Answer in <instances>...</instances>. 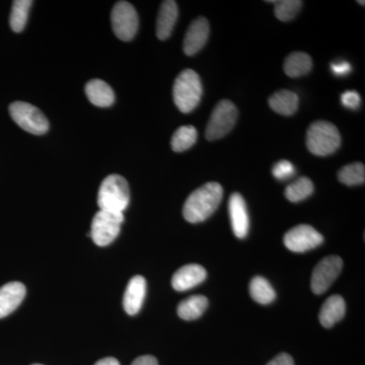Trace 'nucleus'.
<instances>
[{
  "label": "nucleus",
  "instance_id": "1",
  "mask_svg": "<svg viewBox=\"0 0 365 365\" xmlns=\"http://www.w3.org/2000/svg\"><path fill=\"white\" fill-rule=\"evenodd\" d=\"M223 189L220 182H209L187 198L182 215L188 222L198 223L210 217L222 202Z\"/></svg>",
  "mask_w": 365,
  "mask_h": 365
},
{
  "label": "nucleus",
  "instance_id": "2",
  "mask_svg": "<svg viewBox=\"0 0 365 365\" xmlns=\"http://www.w3.org/2000/svg\"><path fill=\"white\" fill-rule=\"evenodd\" d=\"M130 202L128 182L120 175L106 178L98 189V205L100 210L123 213Z\"/></svg>",
  "mask_w": 365,
  "mask_h": 365
},
{
  "label": "nucleus",
  "instance_id": "3",
  "mask_svg": "<svg viewBox=\"0 0 365 365\" xmlns=\"http://www.w3.org/2000/svg\"><path fill=\"white\" fill-rule=\"evenodd\" d=\"M202 83L197 72L185 69L178 76L173 88V97L178 109L190 113L198 106L202 96Z\"/></svg>",
  "mask_w": 365,
  "mask_h": 365
},
{
  "label": "nucleus",
  "instance_id": "4",
  "mask_svg": "<svg viewBox=\"0 0 365 365\" xmlns=\"http://www.w3.org/2000/svg\"><path fill=\"white\" fill-rule=\"evenodd\" d=\"M341 136L335 125L327 121H317L309 126L307 133V146L318 157L332 155L340 148Z\"/></svg>",
  "mask_w": 365,
  "mask_h": 365
},
{
  "label": "nucleus",
  "instance_id": "5",
  "mask_svg": "<svg viewBox=\"0 0 365 365\" xmlns=\"http://www.w3.org/2000/svg\"><path fill=\"white\" fill-rule=\"evenodd\" d=\"M124 222L123 213L100 210L91 222V237L98 247H106L115 241Z\"/></svg>",
  "mask_w": 365,
  "mask_h": 365
},
{
  "label": "nucleus",
  "instance_id": "6",
  "mask_svg": "<svg viewBox=\"0 0 365 365\" xmlns=\"http://www.w3.org/2000/svg\"><path fill=\"white\" fill-rule=\"evenodd\" d=\"M237 112L234 103L222 100L216 105L206 127L205 137L209 141L217 140L227 135L237 123Z\"/></svg>",
  "mask_w": 365,
  "mask_h": 365
},
{
  "label": "nucleus",
  "instance_id": "7",
  "mask_svg": "<svg viewBox=\"0 0 365 365\" xmlns=\"http://www.w3.org/2000/svg\"><path fill=\"white\" fill-rule=\"evenodd\" d=\"M9 114L21 128L35 135H42L49 129V121L35 106L14 102L9 106Z\"/></svg>",
  "mask_w": 365,
  "mask_h": 365
},
{
  "label": "nucleus",
  "instance_id": "8",
  "mask_svg": "<svg viewBox=\"0 0 365 365\" xmlns=\"http://www.w3.org/2000/svg\"><path fill=\"white\" fill-rule=\"evenodd\" d=\"M111 21L113 31L122 41H130L138 31L139 19L136 9L127 1H119L113 7Z\"/></svg>",
  "mask_w": 365,
  "mask_h": 365
},
{
  "label": "nucleus",
  "instance_id": "9",
  "mask_svg": "<svg viewBox=\"0 0 365 365\" xmlns=\"http://www.w3.org/2000/svg\"><path fill=\"white\" fill-rule=\"evenodd\" d=\"M343 261L339 256H329L314 269L311 287L314 294H325L342 271Z\"/></svg>",
  "mask_w": 365,
  "mask_h": 365
},
{
  "label": "nucleus",
  "instance_id": "10",
  "mask_svg": "<svg viewBox=\"0 0 365 365\" xmlns=\"http://www.w3.org/2000/svg\"><path fill=\"white\" fill-rule=\"evenodd\" d=\"M324 242L323 235L307 225H299L288 230L284 235V245L289 251L304 253L317 248Z\"/></svg>",
  "mask_w": 365,
  "mask_h": 365
},
{
  "label": "nucleus",
  "instance_id": "11",
  "mask_svg": "<svg viewBox=\"0 0 365 365\" xmlns=\"http://www.w3.org/2000/svg\"><path fill=\"white\" fill-rule=\"evenodd\" d=\"M230 222L235 237L244 239L249 232L250 220L247 204L240 193H234L228 201Z\"/></svg>",
  "mask_w": 365,
  "mask_h": 365
},
{
  "label": "nucleus",
  "instance_id": "12",
  "mask_svg": "<svg viewBox=\"0 0 365 365\" xmlns=\"http://www.w3.org/2000/svg\"><path fill=\"white\" fill-rule=\"evenodd\" d=\"M209 26L208 21L203 16L197 18L193 23L189 26L184 40V52L188 56L195 55L200 51L208 40Z\"/></svg>",
  "mask_w": 365,
  "mask_h": 365
},
{
  "label": "nucleus",
  "instance_id": "13",
  "mask_svg": "<svg viewBox=\"0 0 365 365\" xmlns=\"http://www.w3.org/2000/svg\"><path fill=\"white\" fill-rule=\"evenodd\" d=\"M207 272L198 264H188L182 266L173 275L172 287L177 292H186L202 283Z\"/></svg>",
  "mask_w": 365,
  "mask_h": 365
},
{
  "label": "nucleus",
  "instance_id": "14",
  "mask_svg": "<svg viewBox=\"0 0 365 365\" xmlns=\"http://www.w3.org/2000/svg\"><path fill=\"white\" fill-rule=\"evenodd\" d=\"M26 287L14 281L0 287V319L6 318L16 311L26 297Z\"/></svg>",
  "mask_w": 365,
  "mask_h": 365
},
{
  "label": "nucleus",
  "instance_id": "15",
  "mask_svg": "<svg viewBox=\"0 0 365 365\" xmlns=\"http://www.w3.org/2000/svg\"><path fill=\"white\" fill-rule=\"evenodd\" d=\"M146 294V281L140 275L134 276L125 290L123 306L125 312L130 316L138 314L143 307Z\"/></svg>",
  "mask_w": 365,
  "mask_h": 365
},
{
  "label": "nucleus",
  "instance_id": "16",
  "mask_svg": "<svg viewBox=\"0 0 365 365\" xmlns=\"http://www.w3.org/2000/svg\"><path fill=\"white\" fill-rule=\"evenodd\" d=\"M176 1L165 0L160 6L157 20V36L160 40H167L174 30L178 19Z\"/></svg>",
  "mask_w": 365,
  "mask_h": 365
},
{
  "label": "nucleus",
  "instance_id": "17",
  "mask_svg": "<svg viewBox=\"0 0 365 365\" xmlns=\"http://www.w3.org/2000/svg\"><path fill=\"white\" fill-rule=\"evenodd\" d=\"M345 300L341 295H332L324 302L319 319L325 328H331L345 316Z\"/></svg>",
  "mask_w": 365,
  "mask_h": 365
},
{
  "label": "nucleus",
  "instance_id": "18",
  "mask_svg": "<svg viewBox=\"0 0 365 365\" xmlns=\"http://www.w3.org/2000/svg\"><path fill=\"white\" fill-rule=\"evenodd\" d=\"M86 93L91 104L97 107H110L115 101V93L111 86L101 79L88 81L86 86Z\"/></svg>",
  "mask_w": 365,
  "mask_h": 365
},
{
  "label": "nucleus",
  "instance_id": "19",
  "mask_svg": "<svg viewBox=\"0 0 365 365\" xmlns=\"http://www.w3.org/2000/svg\"><path fill=\"white\" fill-rule=\"evenodd\" d=\"M269 106L274 112L283 116H292L299 108V97L294 91L281 90L269 98Z\"/></svg>",
  "mask_w": 365,
  "mask_h": 365
},
{
  "label": "nucleus",
  "instance_id": "20",
  "mask_svg": "<svg viewBox=\"0 0 365 365\" xmlns=\"http://www.w3.org/2000/svg\"><path fill=\"white\" fill-rule=\"evenodd\" d=\"M313 67V60L304 52H294L288 55L284 62V72L289 78L307 76Z\"/></svg>",
  "mask_w": 365,
  "mask_h": 365
},
{
  "label": "nucleus",
  "instance_id": "21",
  "mask_svg": "<svg viewBox=\"0 0 365 365\" xmlns=\"http://www.w3.org/2000/svg\"><path fill=\"white\" fill-rule=\"evenodd\" d=\"M208 307V299L204 295H193L182 300L178 307V314L185 321L200 318Z\"/></svg>",
  "mask_w": 365,
  "mask_h": 365
},
{
  "label": "nucleus",
  "instance_id": "22",
  "mask_svg": "<svg viewBox=\"0 0 365 365\" xmlns=\"http://www.w3.org/2000/svg\"><path fill=\"white\" fill-rule=\"evenodd\" d=\"M250 294L255 302L260 304H269L276 299V292L265 278L256 276L250 283Z\"/></svg>",
  "mask_w": 365,
  "mask_h": 365
},
{
  "label": "nucleus",
  "instance_id": "23",
  "mask_svg": "<svg viewBox=\"0 0 365 365\" xmlns=\"http://www.w3.org/2000/svg\"><path fill=\"white\" fill-rule=\"evenodd\" d=\"M31 0H16L13 2L11 16H9V25L14 32L20 33L25 29L28 21L29 11L32 6Z\"/></svg>",
  "mask_w": 365,
  "mask_h": 365
},
{
  "label": "nucleus",
  "instance_id": "24",
  "mask_svg": "<svg viewBox=\"0 0 365 365\" xmlns=\"http://www.w3.org/2000/svg\"><path fill=\"white\" fill-rule=\"evenodd\" d=\"M197 130L191 125L180 127L172 137V148L177 153H182L191 148L197 140Z\"/></svg>",
  "mask_w": 365,
  "mask_h": 365
},
{
  "label": "nucleus",
  "instance_id": "25",
  "mask_svg": "<svg viewBox=\"0 0 365 365\" xmlns=\"http://www.w3.org/2000/svg\"><path fill=\"white\" fill-rule=\"evenodd\" d=\"M314 192V184L309 178L302 177L288 185L285 189V196L290 202H299L311 196Z\"/></svg>",
  "mask_w": 365,
  "mask_h": 365
},
{
  "label": "nucleus",
  "instance_id": "26",
  "mask_svg": "<svg viewBox=\"0 0 365 365\" xmlns=\"http://www.w3.org/2000/svg\"><path fill=\"white\" fill-rule=\"evenodd\" d=\"M338 179L347 186L364 184L365 168L364 163H354L345 165L338 173Z\"/></svg>",
  "mask_w": 365,
  "mask_h": 365
},
{
  "label": "nucleus",
  "instance_id": "27",
  "mask_svg": "<svg viewBox=\"0 0 365 365\" xmlns=\"http://www.w3.org/2000/svg\"><path fill=\"white\" fill-rule=\"evenodd\" d=\"M275 4L276 18L282 21L294 20L302 9V1L299 0H280V1H269Z\"/></svg>",
  "mask_w": 365,
  "mask_h": 365
},
{
  "label": "nucleus",
  "instance_id": "28",
  "mask_svg": "<svg viewBox=\"0 0 365 365\" xmlns=\"http://www.w3.org/2000/svg\"><path fill=\"white\" fill-rule=\"evenodd\" d=\"M272 174L276 179L284 181V180L294 176V165L292 163L288 162V160H280V162L274 165Z\"/></svg>",
  "mask_w": 365,
  "mask_h": 365
},
{
  "label": "nucleus",
  "instance_id": "29",
  "mask_svg": "<svg viewBox=\"0 0 365 365\" xmlns=\"http://www.w3.org/2000/svg\"><path fill=\"white\" fill-rule=\"evenodd\" d=\"M341 102L344 107L350 110H356L361 104V98L359 93L354 91H347L341 96Z\"/></svg>",
  "mask_w": 365,
  "mask_h": 365
},
{
  "label": "nucleus",
  "instance_id": "30",
  "mask_svg": "<svg viewBox=\"0 0 365 365\" xmlns=\"http://www.w3.org/2000/svg\"><path fill=\"white\" fill-rule=\"evenodd\" d=\"M331 71L338 76H347L352 71L351 64L347 61L334 62L331 64Z\"/></svg>",
  "mask_w": 365,
  "mask_h": 365
},
{
  "label": "nucleus",
  "instance_id": "31",
  "mask_svg": "<svg viewBox=\"0 0 365 365\" xmlns=\"http://www.w3.org/2000/svg\"><path fill=\"white\" fill-rule=\"evenodd\" d=\"M267 365H294V359L287 353H280Z\"/></svg>",
  "mask_w": 365,
  "mask_h": 365
},
{
  "label": "nucleus",
  "instance_id": "32",
  "mask_svg": "<svg viewBox=\"0 0 365 365\" xmlns=\"http://www.w3.org/2000/svg\"><path fill=\"white\" fill-rule=\"evenodd\" d=\"M131 365H158V362L153 355H143L134 360Z\"/></svg>",
  "mask_w": 365,
  "mask_h": 365
},
{
  "label": "nucleus",
  "instance_id": "33",
  "mask_svg": "<svg viewBox=\"0 0 365 365\" xmlns=\"http://www.w3.org/2000/svg\"><path fill=\"white\" fill-rule=\"evenodd\" d=\"M95 365H120V364L116 359L107 357V359L98 360V362H96Z\"/></svg>",
  "mask_w": 365,
  "mask_h": 365
},
{
  "label": "nucleus",
  "instance_id": "34",
  "mask_svg": "<svg viewBox=\"0 0 365 365\" xmlns=\"http://www.w3.org/2000/svg\"><path fill=\"white\" fill-rule=\"evenodd\" d=\"M360 4H361V6H364V1H359Z\"/></svg>",
  "mask_w": 365,
  "mask_h": 365
},
{
  "label": "nucleus",
  "instance_id": "35",
  "mask_svg": "<svg viewBox=\"0 0 365 365\" xmlns=\"http://www.w3.org/2000/svg\"><path fill=\"white\" fill-rule=\"evenodd\" d=\"M33 365H43V364H33Z\"/></svg>",
  "mask_w": 365,
  "mask_h": 365
}]
</instances>
